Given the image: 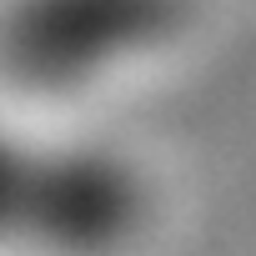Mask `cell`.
<instances>
[{
    "label": "cell",
    "instance_id": "1",
    "mask_svg": "<svg viewBox=\"0 0 256 256\" xmlns=\"http://www.w3.org/2000/svg\"><path fill=\"white\" fill-rule=\"evenodd\" d=\"M141 221L146 181L120 151L0 126V251L116 256Z\"/></svg>",
    "mask_w": 256,
    "mask_h": 256
},
{
    "label": "cell",
    "instance_id": "2",
    "mask_svg": "<svg viewBox=\"0 0 256 256\" xmlns=\"http://www.w3.org/2000/svg\"><path fill=\"white\" fill-rule=\"evenodd\" d=\"M191 0H10L0 60L36 90H96L181 40Z\"/></svg>",
    "mask_w": 256,
    "mask_h": 256
}]
</instances>
